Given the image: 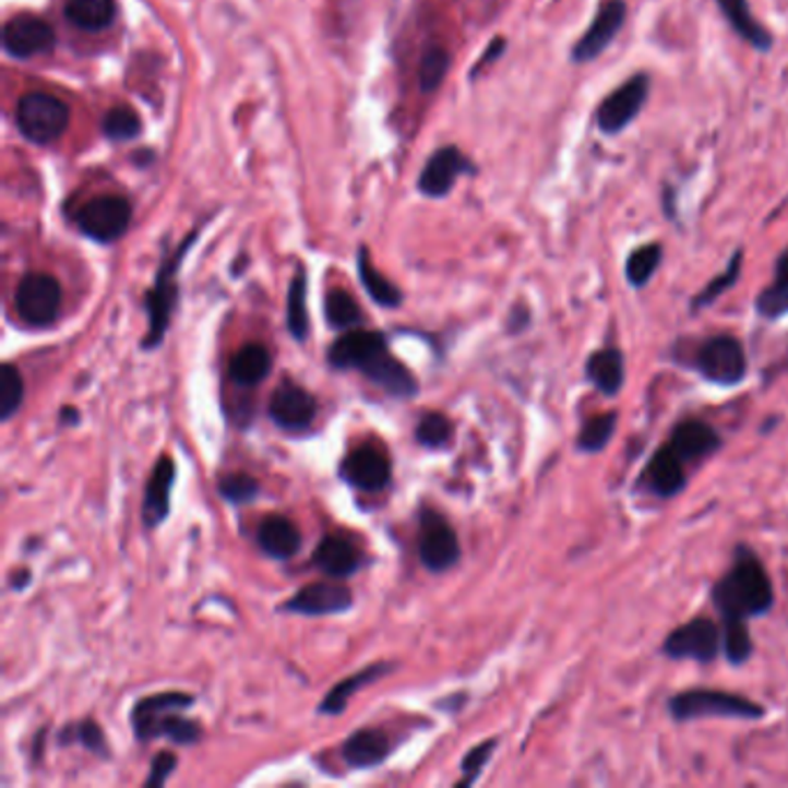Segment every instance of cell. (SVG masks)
Instances as JSON below:
<instances>
[{"instance_id":"1","label":"cell","mask_w":788,"mask_h":788,"mask_svg":"<svg viewBox=\"0 0 788 788\" xmlns=\"http://www.w3.org/2000/svg\"><path fill=\"white\" fill-rule=\"evenodd\" d=\"M326 359L336 370H359L366 380L398 401H409L419 393L414 372L391 354L389 341L380 331L351 329L343 333L331 343Z\"/></svg>"},{"instance_id":"2","label":"cell","mask_w":788,"mask_h":788,"mask_svg":"<svg viewBox=\"0 0 788 788\" xmlns=\"http://www.w3.org/2000/svg\"><path fill=\"white\" fill-rule=\"evenodd\" d=\"M713 604L721 620H752L771 613L775 587L752 548L738 546L733 566L715 583Z\"/></svg>"},{"instance_id":"3","label":"cell","mask_w":788,"mask_h":788,"mask_svg":"<svg viewBox=\"0 0 788 788\" xmlns=\"http://www.w3.org/2000/svg\"><path fill=\"white\" fill-rule=\"evenodd\" d=\"M668 713L676 721L696 719H742L759 721L765 717V707L740 694L721 692V689H689L668 701Z\"/></svg>"},{"instance_id":"4","label":"cell","mask_w":788,"mask_h":788,"mask_svg":"<svg viewBox=\"0 0 788 788\" xmlns=\"http://www.w3.org/2000/svg\"><path fill=\"white\" fill-rule=\"evenodd\" d=\"M192 241H194V234L188 241H183V246L179 250L171 252L169 258H165V264L160 266V273H157L155 285L146 294L148 333L142 343V349H146V351H153L160 347L167 336L176 303H179V283H176V273H179L183 254L188 252Z\"/></svg>"},{"instance_id":"5","label":"cell","mask_w":788,"mask_h":788,"mask_svg":"<svg viewBox=\"0 0 788 788\" xmlns=\"http://www.w3.org/2000/svg\"><path fill=\"white\" fill-rule=\"evenodd\" d=\"M689 366L715 386H738L747 378L744 347L736 336L726 333L701 341L689 357Z\"/></svg>"},{"instance_id":"6","label":"cell","mask_w":788,"mask_h":788,"mask_svg":"<svg viewBox=\"0 0 788 788\" xmlns=\"http://www.w3.org/2000/svg\"><path fill=\"white\" fill-rule=\"evenodd\" d=\"M16 126L28 142L51 144L68 130L70 109L56 95L28 93L16 103Z\"/></svg>"},{"instance_id":"7","label":"cell","mask_w":788,"mask_h":788,"mask_svg":"<svg viewBox=\"0 0 788 788\" xmlns=\"http://www.w3.org/2000/svg\"><path fill=\"white\" fill-rule=\"evenodd\" d=\"M63 306V289L49 273H26L14 291V310L28 326H49Z\"/></svg>"},{"instance_id":"8","label":"cell","mask_w":788,"mask_h":788,"mask_svg":"<svg viewBox=\"0 0 788 788\" xmlns=\"http://www.w3.org/2000/svg\"><path fill=\"white\" fill-rule=\"evenodd\" d=\"M74 223L88 239L97 243H114L128 231L132 223V206L121 194H103L79 208Z\"/></svg>"},{"instance_id":"9","label":"cell","mask_w":788,"mask_h":788,"mask_svg":"<svg viewBox=\"0 0 788 788\" xmlns=\"http://www.w3.org/2000/svg\"><path fill=\"white\" fill-rule=\"evenodd\" d=\"M419 560L430 574H444L461 562V541L451 523L435 509H423L419 521Z\"/></svg>"},{"instance_id":"10","label":"cell","mask_w":788,"mask_h":788,"mask_svg":"<svg viewBox=\"0 0 788 788\" xmlns=\"http://www.w3.org/2000/svg\"><path fill=\"white\" fill-rule=\"evenodd\" d=\"M194 705V696L188 692H160L144 696L134 703L130 724L134 738L140 742H153L167 736L169 724Z\"/></svg>"},{"instance_id":"11","label":"cell","mask_w":788,"mask_h":788,"mask_svg":"<svg viewBox=\"0 0 788 788\" xmlns=\"http://www.w3.org/2000/svg\"><path fill=\"white\" fill-rule=\"evenodd\" d=\"M664 655L671 659H692L713 664L721 653V626L711 618H696L680 624L664 641Z\"/></svg>"},{"instance_id":"12","label":"cell","mask_w":788,"mask_h":788,"mask_svg":"<svg viewBox=\"0 0 788 788\" xmlns=\"http://www.w3.org/2000/svg\"><path fill=\"white\" fill-rule=\"evenodd\" d=\"M271 421L285 432H303L318 417V398L297 382H283L268 403Z\"/></svg>"},{"instance_id":"13","label":"cell","mask_w":788,"mask_h":788,"mask_svg":"<svg viewBox=\"0 0 788 788\" xmlns=\"http://www.w3.org/2000/svg\"><path fill=\"white\" fill-rule=\"evenodd\" d=\"M354 606V595L347 585L341 583H308L297 595L289 597L280 610L303 618L341 616Z\"/></svg>"},{"instance_id":"14","label":"cell","mask_w":788,"mask_h":788,"mask_svg":"<svg viewBox=\"0 0 788 788\" xmlns=\"http://www.w3.org/2000/svg\"><path fill=\"white\" fill-rule=\"evenodd\" d=\"M647 93H649V79L645 74H634L626 84L610 93L597 111V123L601 132L606 134L622 132L643 109Z\"/></svg>"},{"instance_id":"15","label":"cell","mask_w":788,"mask_h":788,"mask_svg":"<svg viewBox=\"0 0 788 788\" xmlns=\"http://www.w3.org/2000/svg\"><path fill=\"white\" fill-rule=\"evenodd\" d=\"M638 486L643 490H647L649 496H655L659 500H671V498L680 496L686 486L684 458L671 444L666 442L664 446H659L653 453V458L647 461Z\"/></svg>"},{"instance_id":"16","label":"cell","mask_w":788,"mask_h":788,"mask_svg":"<svg viewBox=\"0 0 788 788\" xmlns=\"http://www.w3.org/2000/svg\"><path fill=\"white\" fill-rule=\"evenodd\" d=\"M341 477L357 490L380 492L391 483V461L378 446H357L341 463Z\"/></svg>"},{"instance_id":"17","label":"cell","mask_w":788,"mask_h":788,"mask_svg":"<svg viewBox=\"0 0 788 788\" xmlns=\"http://www.w3.org/2000/svg\"><path fill=\"white\" fill-rule=\"evenodd\" d=\"M3 45L5 51L14 58H33L53 49L56 33L45 19L31 14L12 16L3 28Z\"/></svg>"},{"instance_id":"18","label":"cell","mask_w":788,"mask_h":788,"mask_svg":"<svg viewBox=\"0 0 788 788\" xmlns=\"http://www.w3.org/2000/svg\"><path fill=\"white\" fill-rule=\"evenodd\" d=\"M626 19V5L624 0H608L597 12V16L593 19V24L583 33V37L574 47V61L576 63H587L595 61V58L608 49V45L613 43V37L618 35V31L624 26Z\"/></svg>"},{"instance_id":"19","label":"cell","mask_w":788,"mask_h":788,"mask_svg":"<svg viewBox=\"0 0 788 788\" xmlns=\"http://www.w3.org/2000/svg\"><path fill=\"white\" fill-rule=\"evenodd\" d=\"M176 483V463L169 453H163L151 469V477L144 488V504H142V521L146 529L160 527L171 509V490Z\"/></svg>"},{"instance_id":"20","label":"cell","mask_w":788,"mask_h":788,"mask_svg":"<svg viewBox=\"0 0 788 788\" xmlns=\"http://www.w3.org/2000/svg\"><path fill=\"white\" fill-rule=\"evenodd\" d=\"M475 167L467 160V157L453 146L440 148L435 155L426 163L419 188L428 196H444L451 192L453 183H456L463 174H471Z\"/></svg>"},{"instance_id":"21","label":"cell","mask_w":788,"mask_h":788,"mask_svg":"<svg viewBox=\"0 0 788 788\" xmlns=\"http://www.w3.org/2000/svg\"><path fill=\"white\" fill-rule=\"evenodd\" d=\"M393 752V742L382 728H359L341 747V756L351 771H370L382 765Z\"/></svg>"},{"instance_id":"22","label":"cell","mask_w":788,"mask_h":788,"mask_svg":"<svg viewBox=\"0 0 788 788\" xmlns=\"http://www.w3.org/2000/svg\"><path fill=\"white\" fill-rule=\"evenodd\" d=\"M312 564L333 578H349L357 574V571H361V566L366 564V556L349 539L331 535L324 537L320 546L314 548Z\"/></svg>"},{"instance_id":"23","label":"cell","mask_w":788,"mask_h":788,"mask_svg":"<svg viewBox=\"0 0 788 788\" xmlns=\"http://www.w3.org/2000/svg\"><path fill=\"white\" fill-rule=\"evenodd\" d=\"M668 444H671L689 465V463H699L703 458H711L713 453L721 449V438L711 423H705L701 419H686L676 426Z\"/></svg>"},{"instance_id":"24","label":"cell","mask_w":788,"mask_h":788,"mask_svg":"<svg viewBox=\"0 0 788 788\" xmlns=\"http://www.w3.org/2000/svg\"><path fill=\"white\" fill-rule=\"evenodd\" d=\"M258 544L262 553L273 560H291L301 550L303 537L297 523H291L287 516H266L258 527Z\"/></svg>"},{"instance_id":"25","label":"cell","mask_w":788,"mask_h":788,"mask_svg":"<svg viewBox=\"0 0 788 788\" xmlns=\"http://www.w3.org/2000/svg\"><path fill=\"white\" fill-rule=\"evenodd\" d=\"M585 378L601 393V396L616 398L626 380L624 354L618 347L597 349L585 363Z\"/></svg>"},{"instance_id":"26","label":"cell","mask_w":788,"mask_h":788,"mask_svg":"<svg viewBox=\"0 0 788 788\" xmlns=\"http://www.w3.org/2000/svg\"><path fill=\"white\" fill-rule=\"evenodd\" d=\"M393 668H396V666L389 664V661H378V664H370V666L361 668V671H357V673H351L349 678H345L343 682H338V684L333 686L331 692L324 696V701L320 703V713H322V715H333V717L343 715L347 703H349V699H351L354 694L361 692L363 686H368V684H372V682H378V680L386 678V676L393 671Z\"/></svg>"},{"instance_id":"27","label":"cell","mask_w":788,"mask_h":788,"mask_svg":"<svg viewBox=\"0 0 788 788\" xmlns=\"http://www.w3.org/2000/svg\"><path fill=\"white\" fill-rule=\"evenodd\" d=\"M273 368L271 351L262 343H248L229 361V378L239 386L262 384Z\"/></svg>"},{"instance_id":"28","label":"cell","mask_w":788,"mask_h":788,"mask_svg":"<svg viewBox=\"0 0 788 788\" xmlns=\"http://www.w3.org/2000/svg\"><path fill=\"white\" fill-rule=\"evenodd\" d=\"M719 8L726 16V22L731 24V28L744 39V43H750L759 51H767L773 47L771 33L759 24V19L752 14L747 0H719Z\"/></svg>"},{"instance_id":"29","label":"cell","mask_w":788,"mask_h":788,"mask_svg":"<svg viewBox=\"0 0 788 788\" xmlns=\"http://www.w3.org/2000/svg\"><path fill=\"white\" fill-rule=\"evenodd\" d=\"M65 16L76 28L100 33L114 24V0H65Z\"/></svg>"},{"instance_id":"30","label":"cell","mask_w":788,"mask_h":788,"mask_svg":"<svg viewBox=\"0 0 788 788\" xmlns=\"http://www.w3.org/2000/svg\"><path fill=\"white\" fill-rule=\"evenodd\" d=\"M756 312L765 320H779L788 314V248L779 254L775 280L759 294Z\"/></svg>"},{"instance_id":"31","label":"cell","mask_w":788,"mask_h":788,"mask_svg":"<svg viewBox=\"0 0 788 788\" xmlns=\"http://www.w3.org/2000/svg\"><path fill=\"white\" fill-rule=\"evenodd\" d=\"M357 266H359L361 285L366 287V291L370 294L372 301H375L382 308H398L403 303V291L396 285H393L389 278H384V275L375 268V264H372L366 248H361V252H359Z\"/></svg>"},{"instance_id":"32","label":"cell","mask_w":788,"mask_h":788,"mask_svg":"<svg viewBox=\"0 0 788 788\" xmlns=\"http://www.w3.org/2000/svg\"><path fill=\"white\" fill-rule=\"evenodd\" d=\"M306 297H308V280H306V273L299 271L297 275H294V280L289 285V294H287V329L291 333V338L297 343H306L308 333H310Z\"/></svg>"},{"instance_id":"33","label":"cell","mask_w":788,"mask_h":788,"mask_svg":"<svg viewBox=\"0 0 788 788\" xmlns=\"http://www.w3.org/2000/svg\"><path fill=\"white\" fill-rule=\"evenodd\" d=\"M326 324L336 331H351L363 322V312L357 299L345 289H331L324 299Z\"/></svg>"},{"instance_id":"34","label":"cell","mask_w":788,"mask_h":788,"mask_svg":"<svg viewBox=\"0 0 788 788\" xmlns=\"http://www.w3.org/2000/svg\"><path fill=\"white\" fill-rule=\"evenodd\" d=\"M58 742H61L63 747L76 742V744H82L86 752L100 756V759H109V742L105 738L103 726L95 719H82V721L68 724L65 728H61V733H58Z\"/></svg>"},{"instance_id":"35","label":"cell","mask_w":788,"mask_h":788,"mask_svg":"<svg viewBox=\"0 0 788 788\" xmlns=\"http://www.w3.org/2000/svg\"><path fill=\"white\" fill-rule=\"evenodd\" d=\"M721 649L731 666H742L754 655V641L744 620H724L721 624Z\"/></svg>"},{"instance_id":"36","label":"cell","mask_w":788,"mask_h":788,"mask_svg":"<svg viewBox=\"0 0 788 788\" xmlns=\"http://www.w3.org/2000/svg\"><path fill=\"white\" fill-rule=\"evenodd\" d=\"M618 430V411H606L595 414L593 419H587L578 432V451L583 453H599L604 451L610 440H613Z\"/></svg>"},{"instance_id":"37","label":"cell","mask_w":788,"mask_h":788,"mask_svg":"<svg viewBox=\"0 0 788 788\" xmlns=\"http://www.w3.org/2000/svg\"><path fill=\"white\" fill-rule=\"evenodd\" d=\"M661 258H664V250H661L659 243H647L643 248H636L632 254H629L626 266H624L629 285L636 287V289L645 287L649 280H653V275L657 273V268L661 264Z\"/></svg>"},{"instance_id":"38","label":"cell","mask_w":788,"mask_h":788,"mask_svg":"<svg viewBox=\"0 0 788 788\" xmlns=\"http://www.w3.org/2000/svg\"><path fill=\"white\" fill-rule=\"evenodd\" d=\"M417 442L430 451H442L453 442V423L442 411H426L417 423Z\"/></svg>"},{"instance_id":"39","label":"cell","mask_w":788,"mask_h":788,"mask_svg":"<svg viewBox=\"0 0 788 788\" xmlns=\"http://www.w3.org/2000/svg\"><path fill=\"white\" fill-rule=\"evenodd\" d=\"M26 396V386L22 372L14 363H3L0 368V419L10 421L22 409Z\"/></svg>"},{"instance_id":"40","label":"cell","mask_w":788,"mask_h":788,"mask_svg":"<svg viewBox=\"0 0 788 788\" xmlns=\"http://www.w3.org/2000/svg\"><path fill=\"white\" fill-rule=\"evenodd\" d=\"M218 492L229 504H250L260 498V481L246 471H229L218 481Z\"/></svg>"},{"instance_id":"41","label":"cell","mask_w":788,"mask_h":788,"mask_svg":"<svg viewBox=\"0 0 788 788\" xmlns=\"http://www.w3.org/2000/svg\"><path fill=\"white\" fill-rule=\"evenodd\" d=\"M103 130L114 142H128V140H134V136L142 132V121L134 109L114 107L105 116Z\"/></svg>"},{"instance_id":"42","label":"cell","mask_w":788,"mask_h":788,"mask_svg":"<svg viewBox=\"0 0 788 788\" xmlns=\"http://www.w3.org/2000/svg\"><path fill=\"white\" fill-rule=\"evenodd\" d=\"M449 72V53L440 47H432L423 53L419 65V84L426 93L435 91Z\"/></svg>"},{"instance_id":"43","label":"cell","mask_w":788,"mask_h":788,"mask_svg":"<svg viewBox=\"0 0 788 788\" xmlns=\"http://www.w3.org/2000/svg\"><path fill=\"white\" fill-rule=\"evenodd\" d=\"M740 262H742V254L738 252L736 258L731 260V264H728V268H726L721 275H717V278H715L711 285H707V287L699 294V297L692 301V310H701V308H705V306L715 303L726 289H731V287L736 285V280H738V275H740Z\"/></svg>"},{"instance_id":"44","label":"cell","mask_w":788,"mask_h":788,"mask_svg":"<svg viewBox=\"0 0 788 788\" xmlns=\"http://www.w3.org/2000/svg\"><path fill=\"white\" fill-rule=\"evenodd\" d=\"M496 747H498V740H496V738L486 740V742H481V744H477V747H471V750L467 752V756H465L463 763H461L463 781H458V786H469V784H475V781L481 777L486 763L490 761L492 752H496Z\"/></svg>"},{"instance_id":"45","label":"cell","mask_w":788,"mask_h":788,"mask_svg":"<svg viewBox=\"0 0 788 788\" xmlns=\"http://www.w3.org/2000/svg\"><path fill=\"white\" fill-rule=\"evenodd\" d=\"M176 765H179V759H176V754H171V752H160L157 756H153L151 773H148V779L144 781V786L146 788L165 786L167 779L174 775Z\"/></svg>"},{"instance_id":"46","label":"cell","mask_w":788,"mask_h":788,"mask_svg":"<svg viewBox=\"0 0 788 788\" xmlns=\"http://www.w3.org/2000/svg\"><path fill=\"white\" fill-rule=\"evenodd\" d=\"M79 411L74 409V407H65L63 411H61V421L63 423H68V426H72V423H79Z\"/></svg>"},{"instance_id":"47","label":"cell","mask_w":788,"mask_h":788,"mask_svg":"<svg viewBox=\"0 0 788 788\" xmlns=\"http://www.w3.org/2000/svg\"><path fill=\"white\" fill-rule=\"evenodd\" d=\"M28 581H31V574H28V571H24L22 583H28ZM12 587H14V589H19V578H14V581H12Z\"/></svg>"}]
</instances>
